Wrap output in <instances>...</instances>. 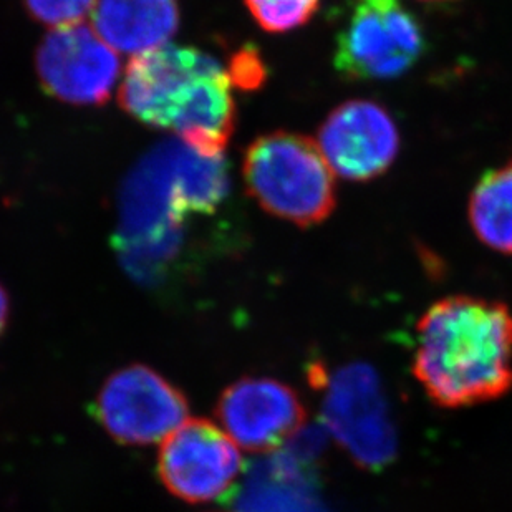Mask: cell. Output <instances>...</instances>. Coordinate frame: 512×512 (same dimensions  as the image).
<instances>
[{"instance_id":"obj_8","label":"cell","mask_w":512,"mask_h":512,"mask_svg":"<svg viewBox=\"0 0 512 512\" xmlns=\"http://www.w3.org/2000/svg\"><path fill=\"white\" fill-rule=\"evenodd\" d=\"M241 469L239 446L208 420H186L161 443V481L171 494L188 503L221 498Z\"/></svg>"},{"instance_id":"obj_4","label":"cell","mask_w":512,"mask_h":512,"mask_svg":"<svg viewBox=\"0 0 512 512\" xmlns=\"http://www.w3.org/2000/svg\"><path fill=\"white\" fill-rule=\"evenodd\" d=\"M242 178L266 213L299 228L324 223L337 206L334 171L319 143L299 133L272 131L252 141Z\"/></svg>"},{"instance_id":"obj_2","label":"cell","mask_w":512,"mask_h":512,"mask_svg":"<svg viewBox=\"0 0 512 512\" xmlns=\"http://www.w3.org/2000/svg\"><path fill=\"white\" fill-rule=\"evenodd\" d=\"M118 100L131 118L179 141L204 158H224L236 130V102L228 70L203 50L166 44L135 55Z\"/></svg>"},{"instance_id":"obj_10","label":"cell","mask_w":512,"mask_h":512,"mask_svg":"<svg viewBox=\"0 0 512 512\" xmlns=\"http://www.w3.org/2000/svg\"><path fill=\"white\" fill-rule=\"evenodd\" d=\"M216 415L239 448L276 450L304 423V406L292 388L272 378H242L219 398Z\"/></svg>"},{"instance_id":"obj_9","label":"cell","mask_w":512,"mask_h":512,"mask_svg":"<svg viewBox=\"0 0 512 512\" xmlns=\"http://www.w3.org/2000/svg\"><path fill=\"white\" fill-rule=\"evenodd\" d=\"M317 143L335 176L362 183L385 173L397 160L400 133L378 103L350 100L325 118Z\"/></svg>"},{"instance_id":"obj_7","label":"cell","mask_w":512,"mask_h":512,"mask_svg":"<svg viewBox=\"0 0 512 512\" xmlns=\"http://www.w3.org/2000/svg\"><path fill=\"white\" fill-rule=\"evenodd\" d=\"M45 92L73 107L107 103L120 77V58L97 30L80 22L50 29L35 54Z\"/></svg>"},{"instance_id":"obj_1","label":"cell","mask_w":512,"mask_h":512,"mask_svg":"<svg viewBox=\"0 0 512 512\" xmlns=\"http://www.w3.org/2000/svg\"><path fill=\"white\" fill-rule=\"evenodd\" d=\"M413 375L435 405L464 408L512 388V314L496 300L451 295L416 325Z\"/></svg>"},{"instance_id":"obj_16","label":"cell","mask_w":512,"mask_h":512,"mask_svg":"<svg viewBox=\"0 0 512 512\" xmlns=\"http://www.w3.org/2000/svg\"><path fill=\"white\" fill-rule=\"evenodd\" d=\"M226 70H228L232 85H236L244 92L257 90L266 82L267 72L264 60L261 55L257 54V50L251 49V47L239 50L231 58L229 68Z\"/></svg>"},{"instance_id":"obj_18","label":"cell","mask_w":512,"mask_h":512,"mask_svg":"<svg viewBox=\"0 0 512 512\" xmlns=\"http://www.w3.org/2000/svg\"><path fill=\"white\" fill-rule=\"evenodd\" d=\"M423 2H450V0H423Z\"/></svg>"},{"instance_id":"obj_12","label":"cell","mask_w":512,"mask_h":512,"mask_svg":"<svg viewBox=\"0 0 512 512\" xmlns=\"http://www.w3.org/2000/svg\"><path fill=\"white\" fill-rule=\"evenodd\" d=\"M93 29L121 54H145L170 44L178 32V0H98Z\"/></svg>"},{"instance_id":"obj_6","label":"cell","mask_w":512,"mask_h":512,"mask_svg":"<svg viewBox=\"0 0 512 512\" xmlns=\"http://www.w3.org/2000/svg\"><path fill=\"white\" fill-rule=\"evenodd\" d=\"M188 401L160 373L131 365L113 373L95 403V415L108 435L123 445H153L188 420Z\"/></svg>"},{"instance_id":"obj_14","label":"cell","mask_w":512,"mask_h":512,"mask_svg":"<svg viewBox=\"0 0 512 512\" xmlns=\"http://www.w3.org/2000/svg\"><path fill=\"white\" fill-rule=\"evenodd\" d=\"M249 14L269 34H285L309 24L320 0H244Z\"/></svg>"},{"instance_id":"obj_15","label":"cell","mask_w":512,"mask_h":512,"mask_svg":"<svg viewBox=\"0 0 512 512\" xmlns=\"http://www.w3.org/2000/svg\"><path fill=\"white\" fill-rule=\"evenodd\" d=\"M98 0H24L27 14L50 29L80 24L93 14Z\"/></svg>"},{"instance_id":"obj_5","label":"cell","mask_w":512,"mask_h":512,"mask_svg":"<svg viewBox=\"0 0 512 512\" xmlns=\"http://www.w3.org/2000/svg\"><path fill=\"white\" fill-rule=\"evenodd\" d=\"M425 44L403 0H353L335 42L334 67L350 82L392 80L415 67Z\"/></svg>"},{"instance_id":"obj_13","label":"cell","mask_w":512,"mask_h":512,"mask_svg":"<svg viewBox=\"0 0 512 512\" xmlns=\"http://www.w3.org/2000/svg\"><path fill=\"white\" fill-rule=\"evenodd\" d=\"M468 214L479 241L512 256V163L479 179L469 199Z\"/></svg>"},{"instance_id":"obj_3","label":"cell","mask_w":512,"mask_h":512,"mask_svg":"<svg viewBox=\"0 0 512 512\" xmlns=\"http://www.w3.org/2000/svg\"><path fill=\"white\" fill-rule=\"evenodd\" d=\"M228 193L223 158H204L181 141L148 156L121 199L118 251L131 276L158 284L176 254L184 219L209 214Z\"/></svg>"},{"instance_id":"obj_17","label":"cell","mask_w":512,"mask_h":512,"mask_svg":"<svg viewBox=\"0 0 512 512\" xmlns=\"http://www.w3.org/2000/svg\"><path fill=\"white\" fill-rule=\"evenodd\" d=\"M7 319H9V297L4 287L0 285V335L4 332Z\"/></svg>"},{"instance_id":"obj_11","label":"cell","mask_w":512,"mask_h":512,"mask_svg":"<svg viewBox=\"0 0 512 512\" xmlns=\"http://www.w3.org/2000/svg\"><path fill=\"white\" fill-rule=\"evenodd\" d=\"M324 415L332 435L358 463L377 466L392 456V425L377 378L368 368H345L332 378Z\"/></svg>"}]
</instances>
